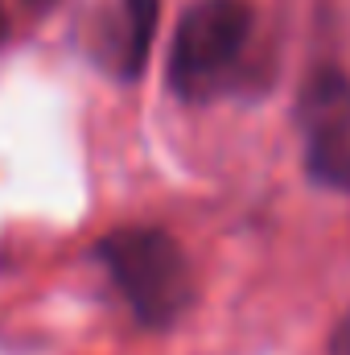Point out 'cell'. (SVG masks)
Listing matches in <instances>:
<instances>
[{"instance_id":"obj_3","label":"cell","mask_w":350,"mask_h":355,"mask_svg":"<svg viewBox=\"0 0 350 355\" xmlns=\"http://www.w3.org/2000/svg\"><path fill=\"white\" fill-rule=\"evenodd\" d=\"M301 157L313 186L350 194V75L338 67H313L297 91Z\"/></svg>"},{"instance_id":"obj_2","label":"cell","mask_w":350,"mask_h":355,"mask_svg":"<svg viewBox=\"0 0 350 355\" xmlns=\"http://www.w3.org/2000/svg\"><path fill=\"white\" fill-rule=\"evenodd\" d=\"M256 37V8L248 0H194L174 25L165 79L177 99L206 103L235 87V75Z\"/></svg>"},{"instance_id":"obj_4","label":"cell","mask_w":350,"mask_h":355,"mask_svg":"<svg viewBox=\"0 0 350 355\" xmlns=\"http://www.w3.org/2000/svg\"><path fill=\"white\" fill-rule=\"evenodd\" d=\"M330 355H350V310L342 314V322L330 331Z\"/></svg>"},{"instance_id":"obj_1","label":"cell","mask_w":350,"mask_h":355,"mask_svg":"<svg viewBox=\"0 0 350 355\" xmlns=\"http://www.w3.org/2000/svg\"><path fill=\"white\" fill-rule=\"evenodd\" d=\"M95 257L128 302L132 318L149 331L174 327L194 306V265L185 248L161 227H120L99 240Z\"/></svg>"}]
</instances>
